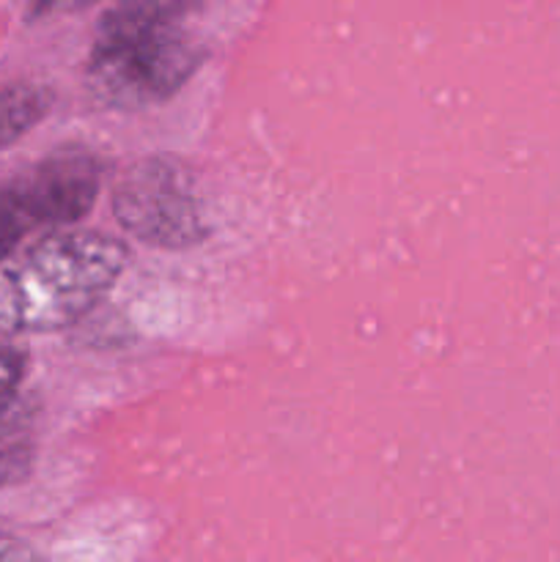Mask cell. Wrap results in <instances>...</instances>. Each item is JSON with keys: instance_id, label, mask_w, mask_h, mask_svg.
<instances>
[{"instance_id": "obj_1", "label": "cell", "mask_w": 560, "mask_h": 562, "mask_svg": "<svg viewBox=\"0 0 560 562\" xmlns=\"http://www.w3.org/2000/svg\"><path fill=\"white\" fill-rule=\"evenodd\" d=\"M130 261L115 236L93 228L44 231L0 256V333H55L104 300Z\"/></svg>"}, {"instance_id": "obj_8", "label": "cell", "mask_w": 560, "mask_h": 562, "mask_svg": "<svg viewBox=\"0 0 560 562\" xmlns=\"http://www.w3.org/2000/svg\"><path fill=\"white\" fill-rule=\"evenodd\" d=\"M0 562H49L44 554H38L31 543L11 532L0 530Z\"/></svg>"}, {"instance_id": "obj_6", "label": "cell", "mask_w": 560, "mask_h": 562, "mask_svg": "<svg viewBox=\"0 0 560 562\" xmlns=\"http://www.w3.org/2000/svg\"><path fill=\"white\" fill-rule=\"evenodd\" d=\"M55 93L44 82L16 80L0 86V148L25 137L53 110Z\"/></svg>"}, {"instance_id": "obj_2", "label": "cell", "mask_w": 560, "mask_h": 562, "mask_svg": "<svg viewBox=\"0 0 560 562\" xmlns=\"http://www.w3.org/2000/svg\"><path fill=\"white\" fill-rule=\"evenodd\" d=\"M192 5L176 0H132L110 5L97 20L86 82L104 108L141 110L179 91L206 58L187 16Z\"/></svg>"}, {"instance_id": "obj_4", "label": "cell", "mask_w": 560, "mask_h": 562, "mask_svg": "<svg viewBox=\"0 0 560 562\" xmlns=\"http://www.w3.org/2000/svg\"><path fill=\"white\" fill-rule=\"evenodd\" d=\"M102 190V159L86 148L55 151L0 187V256L33 231L86 217Z\"/></svg>"}, {"instance_id": "obj_5", "label": "cell", "mask_w": 560, "mask_h": 562, "mask_svg": "<svg viewBox=\"0 0 560 562\" xmlns=\"http://www.w3.org/2000/svg\"><path fill=\"white\" fill-rule=\"evenodd\" d=\"M36 461V406L20 395L0 409V492L25 481Z\"/></svg>"}, {"instance_id": "obj_3", "label": "cell", "mask_w": 560, "mask_h": 562, "mask_svg": "<svg viewBox=\"0 0 560 562\" xmlns=\"http://www.w3.org/2000/svg\"><path fill=\"white\" fill-rule=\"evenodd\" d=\"M110 206L126 234L163 250L201 245L212 231L195 173L176 154H146L126 165Z\"/></svg>"}, {"instance_id": "obj_7", "label": "cell", "mask_w": 560, "mask_h": 562, "mask_svg": "<svg viewBox=\"0 0 560 562\" xmlns=\"http://www.w3.org/2000/svg\"><path fill=\"white\" fill-rule=\"evenodd\" d=\"M27 373V355L20 346L0 338V409L20 398L22 382Z\"/></svg>"}]
</instances>
